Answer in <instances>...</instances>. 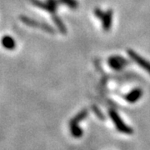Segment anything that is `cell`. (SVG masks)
I'll return each mask as SVG.
<instances>
[{"label": "cell", "instance_id": "obj_1", "mask_svg": "<svg viewBox=\"0 0 150 150\" xmlns=\"http://www.w3.org/2000/svg\"><path fill=\"white\" fill-rule=\"evenodd\" d=\"M108 113H109V116L112 120V122L115 124V127H116V129H118V131L125 134H133V129H131L129 126L125 124V123L123 121V119L119 117L118 112H116L115 110L110 109Z\"/></svg>", "mask_w": 150, "mask_h": 150}, {"label": "cell", "instance_id": "obj_2", "mask_svg": "<svg viewBox=\"0 0 150 150\" xmlns=\"http://www.w3.org/2000/svg\"><path fill=\"white\" fill-rule=\"evenodd\" d=\"M20 19H21V21L24 24H26L28 26L42 28L45 32L49 33H55V30L54 29V28L52 27V26H50V25H48V24H47V23H40V22L36 21V20H33L32 18H30L26 16H21L20 17Z\"/></svg>", "mask_w": 150, "mask_h": 150}, {"label": "cell", "instance_id": "obj_3", "mask_svg": "<svg viewBox=\"0 0 150 150\" xmlns=\"http://www.w3.org/2000/svg\"><path fill=\"white\" fill-rule=\"evenodd\" d=\"M127 52H128L129 57L133 59L137 64L139 65L141 68H143L145 71H147L148 73L150 74V62L147 61L146 59H144L143 57H141L140 55H139L132 49H128Z\"/></svg>", "mask_w": 150, "mask_h": 150}, {"label": "cell", "instance_id": "obj_4", "mask_svg": "<svg viewBox=\"0 0 150 150\" xmlns=\"http://www.w3.org/2000/svg\"><path fill=\"white\" fill-rule=\"evenodd\" d=\"M108 65L114 70H122L129 64V60L125 59L121 56H112L108 60Z\"/></svg>", "mask_w": 150, "mask_h": 150}, {"label": "cell", "instance_id": "obj_5", "mask_svg": "<svg viewBox=\"0 0 150 150\" xmlns=\"http://www.w3.org/2000/svg\"><path fill=\"white\" fill-rule=\"evenodd\" d=\"M112 9H108L106 12H104V14L102 17L101 20L103 22V28L105 32H108L110 30L111 26H112Z\"/></svg>", "mask_w": 150, "mask_h": 150}, {"label": "cell", "instance_id": "obj_6", "mask_svg": "<svg viewBox=\"0 0 150 150\" xmlns=\"http://www.w3.org/2000/svg\"><path fill=\"white\" fill-rule=\"evenodd\" d=\"M2 46L8 50H13L16 48V41L13 37L9 35H5L1 39Z\"/></svg>", "mask_w": 150, "mask_h": 150}, {"label": "cell", "instance_id": "obj_7", "mask_svg": "<svg viewBox=\"0 0 150 150\" xmlns=\"http://www.w3.org/2000/svg\"><path fill=\"white\" fill-rule=\"evenodd\" d=\"M142 95H143V91L140 88H135L125 96V99L129 103H134L140 99Z\"/></svg>", "mask_w": 150, "mask_h": 150}, {"label": "cell", "instance_id": "obj_8", "mask_svg": "<svg viewBox=\"0 0 150 150\" xmlns=\"http://www.w3.org/2000/svg\"><path fill=\"white\" fill-rule=\"evenodd\" d=\"M88 111L87 109H83L80 112H79L74 118H72L69 123V127H74V126H77L79 125V123H80L82 120H83L84 118L88 116Z\"/></svg>", "mask_w": 150, "mask_h": 150}, {"label": "cell", "instance_id": "obj_9", "mask_svg": "<svg viewBox=\"0 0 150 150\" xmlns=\"http://www.w3.org/2000/svg\"><path fill=\"white\" fill-rule=\"evenodd\" d=\"M52 18H53V21L54 22L56 27L58 28V29L60 31V33H64V34L67 33V28L65 27L64 23L63 21L61 20V18H59L57 14L53 15V16H52Z\"/></svg>", "mask_w": 150, "mask_h": 150}, {"label": "cell", "instance_id": "obj_10", "mask_svg": "<svg viewBox=\"0 0 150 150\" xmlns=\"http://www.w3.org/2000/svg\"><path fill=\"white\" fill-rule=\"evenodd\" d=\"M59 1L60 4L67 5L73 9H76L79 7V2L77 0H59Z\"/></svg>", "mask_w": 150, "mask_h": 150}, {"label": "cell", "instance_id": "obj_11", "mask_svg": "<svg viewBox=\"0 0 150 150\" xmlns=\"http://www.w3.org/2000/svg\"><path fill=\"white\" fill-rule=\"evenodd\" d=\"M70 132H71L72 135L75 138H80L81 136L83 135V130L79 125L74 126V127H70Z\"/></svg>", "mask_w": 150, "mask_h": 150}, {"label": "cell", "instance_id": "obj_12", "mask_svg": "<svg viewBox=\"0 0 150 150\" xmlns=\"http://www.w3.org/2000/svg\"><path fill=\"white\" fill-rule=\"evenodd\" d=\"M94 14L98 18L101 19L102 17L103 16V14H104V12L102 11V9H100V8H95L94 9Z\"/></svg>", "mask_w": 150, "mask_h": 150}]
</instances>
